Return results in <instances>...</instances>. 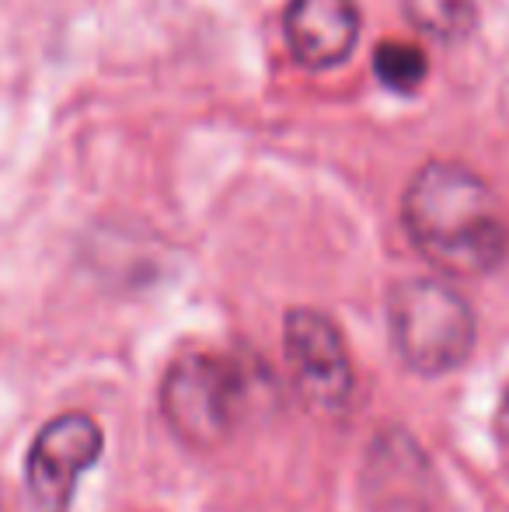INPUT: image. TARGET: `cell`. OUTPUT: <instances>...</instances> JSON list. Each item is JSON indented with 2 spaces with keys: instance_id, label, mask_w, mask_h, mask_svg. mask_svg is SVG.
Listing matches in <instances>:
<instances>
[{
  "instance_id": "6da1fadb",
  "label": "cell",
  "mask_w": 509,
  "mask_h": 512,
  "mask_svg": "<svg viewBox=\"0 0 509 512\" xmlns=\"http://www.w3.org/2000/svg\"><path fill=\"white\" fill-rule=\"evenodd\" d=\"M401 223L415 251L447 276H485L509 255V223L496 192L454 161L415 171L401 199Z\"/></svg>"
},
{
  "instance_id": "7a4b0ae2",
  "label": "cell",
  "mask_w": 509,
  "mask_h": 512,
  "mask_svg": "<svg viewBox=\"0 0 509 512\" xmlns=\"http://www.w3.org/2000/svg\"><path fill=\"white\" fill-rule=\"evenodd\" d=\"M252 405L245 363L220 352H185L161 380V415L182 443L210 450L234 436Z\"/></svg>"
},
{
  "instance_id": "3957f363",
  "label": "cell",
  "mask_w": 509,
  "mask_h": 512,
  "mask_svg": "<svg viewBox=\"0 0 509 512\" xmlns=\"http://www.w3.org/2000/svg\"><path fill=\"white\" fill-rule=\"evenodd\" d=\"M394 352L422 377L450 373L475 349L478 324L468 300L436 279H408L387 300Z\"/></svg>"
},
{
  "instance_id": "277c9868",
  "label": "cell",
  "mask_w": 509,
  "mask_h": 512,
  "mask_svg": "<svg viewBox=\"0 0 509 512\" xmlns=\"http://www.w3.org/2000/svg\"><path fill=\"white\" fill-rule=\"evenodd\" d=\"M283 349L300 401L321 418H339L353 401V363L328 314L293 307L283 321Z\"/></svg>"
},
{
  "instance_id": "5b68a950",
  "label": "cell",
  "mask_w": 509,
  "mask_h": 512,
  "mask_svg": "<svg viewBox=\"0 0 509 512\" xmlns=\"http://www.w3.org/2000/svg\"><path fill=\"white\" fill-rule=\"evenodd\" d=\"M102 446V429L91 415L67 411V415L53 418L35 436L25 464L28 492H32L35 506L42 512H70L77 481L95 467Z\"/></svg>"
},
{
  "instance_id": "8992f818",
  "label": "cell",
  "mask_w": 509,
  "mask_h": 512,
  "mask_svg": "<svg viewBox=\"0 0 509 512\" xmlns=\"http://www.w3.org/2000/svg\"><path fill=\"white\" fill-rule=\"evenodd\" d=\"M283 28L300 67L332 70L353 56L360 39V7L356 0H290Z\"/></svg>"
},
{
  "instance_id": "52a82bcc",
  "label": "cell",
  "mask_w": 509,
  "mask_h": 512,
  "mask_svg": "<svg viewBox=\"0 0 509 512\" xmlns=\"http://www.w3.org/2000/svg\"><path fill=\"white\" fill-rule=\"evenodd\" d=\"M408 21L422 35L440 42H457L475 28V0H401Z\"/></svg>"
},
{
  "instance_id": "ba28073f",
  "label": "cell",
  "mask_w": 509,
  "mask_h": 512,
  "mask_svg": "<svg viewBox=\"0 0 509 512\" xmlns=\"http://www.w3.org/2000/svg\"><path fill=\"white\" fill-rule=\"evenodd\" d=\"M377 81L391 91H415L429 74L426 53L412 42H381L374 53Z\"/></svg>"
},
{
  "instance_id": "9c48e42d",
  "label": "cell",
  "mask_w": 509,
  "mask_h": 512,
  "mask_svg": "<svg viewBox=\"0 0 509 512\" xmlns=\"http://www.w3.org/2000/svg\"><path fill=\"white\" fill-rule=\"evenodd\" d=\"M496 425H499V439H503V446H506V453H509V391H506L503 405H499V418H496Z\"/></svg>"
}]
</instances>
